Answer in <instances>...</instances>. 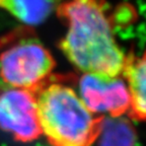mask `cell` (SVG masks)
Instances as JSON below:
<instances>
[{
	"label": "cell",
	"instance_id": "7",
	"mask_svg": "<svg viewBox=\"0 0 146 146\" xmlns=\"http://www.w3.org/2000/svg\"><path fill=\"white\" fill-rule=\"evenodd\" d=\"M54 7V0H0V10L9 13L27 27L45 21Z\"/></svg>",
	"mask_w": 146,
	"mask_h": 146
},
{
	"label": "cell",
	"instance_id": "8",
	"mask_svg": "<svg viewBox=\"0 0 146 146\" xmlns=\"http://www.w3.org/2000/svg\"><path fill=\"white\" fill-rule=\"evenodd\" d=\"M136 140L130 121L121 118H105L98 141L100 146H134Z\"/></svg>",
	"mask_w": 146,
	"mask_h": 146
},
{
	"label": "cell",
	"instance_id": "2",
	"mask_svg": "<svg viewBox=\"0 0 146 146\" xmlns=\"http://www.w3.org/2000/svg\"><path fill=\"white\" fill-rule=\"evenodd\" d=\"M42 136L51 146H92L106 117L94 114L65 77L52 75L34 91Z\"/></svg>",
	"mask_w": 146,
	"mask_h": 146
},
{
	"label": "cell",
	"instance_id": "3",
	"mask_svg": "<svg viewBox=\"0 0 146 146\" xmlns=\"http://www.w3.org/2000/svg\"><path fill=\"white\" fill-rule=\"evenodd\" d=\"M53 55L30 27L0 38V87L35 91L53 75Z\"/></svg>",
	"mask_w": 146,
	"mask_h": 146
},
{
	"label": "cell",
	"instance_id": "4",
	"mask_svg": "<svg viewBox=\"0 0 146 146\" xmlns=\"http://www.w3.org/2000/svg\"><path fill=\"white\" fill-rule=\"evenodd\" d=\"M78 94L94 114L121 118L129 114L130 94L123 76L82 73L77 79Z\"/></svg>",
	"mask_w": 146,
	"mask_h": 146
},
{
	"label": "cell",
	"instance_id": "1",
	"mask_svg": "<svg viewBox=\"0 0 146 146\" xmlns=\"http://www.w3.org/2000/svg\"><path fill=\"white\" fill-rule=\"evenodd\" d=\"M56 11L66 25L59 48L73 66L81 73L123 76L129 55L117 42L107 0H62Z\"/></svg>",
	"mask_w": 146,
	"mask_h": 146
},
{
	"label": "cell",
	"instance_id": "5",
	"mask_svg": "<svg viewBox=\"0 0 146 146\" xmlns=\"http://www.w3.org/2000/svg\"><path fill=\"white\" fill-rule=\"evenodd\" d=\"M0 129L23 143L42 136L34 91L0 87Z\"/></svg>",
	"mask_w": 146,
	"mask_h": 146
},
{
	"label": "cell",
	"instance_id": "6",
	"mask_svg": "<svg viewBox=\"0 0 146 146\" xmlns=\"http://www.w3.org/2000/svg\"><path fill=\"white\" fill-rule=\"evenodd\" d=\"M123 77L130 94L128 116L137 121H146V52L139 57L129 55Z\"/></svg>",
	"mask_w": 146,
	"mask_h": 146
}]
</instances>
